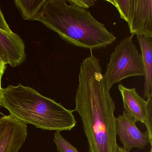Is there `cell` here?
Segmentation results:
<instances>
[{"label":"cell","instance_id":"7","mask_svg":"<svg viewBox=\"0 0 152 152\" xmlns=\"http://www.w3.org/2000/svg\"><path fill=\"white\" fill-rule=\"evenodd\" d=\"M27 124L9 115L0 118V152H19L27 137Z\"/></svg>","mask_w":152,"mask_h":152},{"label":"cell","instance_id":"2","mask_svg":"<svg viewBox=\"0 0 152 152\" xmlns=\"http://www.w3.org/2000/svg\"><path fill=\"white\" fill-rule=\"evenodd\" d=\"M35 21L57 33L68 44L91 51L106 48L116 40L88 10L68 5L65 0H47Z\"/></svg>","mask_w":152,"mask_h":152},{"label":"cell","instance_id":"15","mask_svg":"<svg viewBox=\"0 0 152 152\" xmlns=\"http://www.w3.org/2000/svg\"><path fill=\"white\" fill-rule=\"evenodd\" d=\"M5 69H4L0 72V96H1V88H2L1 87V78L5 72Z\"/></svg>","mask_w":152,"mask_h":152},{"label":"cell","instance_id":"11","mask_svg":"<svg viewBox=\"0 0 152 152\" xmlns=\"http://www.w3.org/2000/svg\"><path fill=\"white\" fill-rule=\"evenodd\" d=\"M47 0H15V6L23 19L35 21Z\"/></svg>","mask_w":152,"mask_h":152},{"label":"cell","instance_id":"14","mask_svg":"<svg viewBox=\"0 0 152 152\" xmlns=\"http://www.w3.org/2000/svg\"><path fill=\"white\" fill-rule=\"evenodd\" d=\"M0 29L7 32H11L12 30L10 29L7 21L5 20L4 15L0 9Z\"/></svg>","mask_w":152,"mask_h":152},{"label":"cell","instance_id":"12","mask_svg":"<svg viewBox=\"0 0 152 152\" xmlns=\"http://www.w3.org/2000/svg\"><path fill=\"white\" fill-rule=\"evenodd\" d=\"M53 140L59 152H79L74 146L62 137L60 132L55 133Z\"/></svg>","mask_w":152,"mask_h":152},{"label":"cell","instance_id":"13","mask_svg":"<svg viewBox=\"0 0 152 152\" xmlns=\"http://www.w3.org/2000/svg\"><path fill=\"white\" fill-rule=\"evenodd\" d=\"M70 6L83 9L88 10L94 6L95 1L93 0H67Z\"/></svg>","mask_w":152,"mask_h":152},{"label":"cell","instance_id":"9","mask_svg":"<svg viewBox=\"0 0 152 152\" xmlns=\"http://www.w3.org/2000/svg\"><path fill=\"white\" fill-rule=\"evenodd\" d=\"M0 58L6 65L13 67L25 62V45L18 34L0 29Z\"/></svg>","mask_w":152,"mask_h":152},{"label":"cell","instance_id":"8","mask_svg":"<svg viewBox=\"0 0 152 152\" xmlns=\"http://www.w3.org/2000/svg\"><path fill=\"white\" fill-rule=\"evenodd\" d=\"M136 120L125 111L115 118V131L124 148L128 152L134 148L143 149L148 142L145 132L143 133L136 126Z\"/></svg>","mask_w":152,"mask_h":152},{"label":"cell","instance_id":"5","mask_svg":"<svg viewBox=\"0 0 152 152\" xmlns=\"http://www.w3.org/2000/svg\"><path fill=\"white\" fill-rule=\"evenodd\" d=\"M128 23L131 36L152 38V0H107Z\"/></svg>","mask_w":152,"mask_h":152},{"label":"cell","instance_id":"18","mask_svg":"<svg viewBox=\"0 0 152 152\" xmlns=\"http://www.w3.org/2000/svg\"><path fill=\"white\" fill-rule=\"evenodd\" d=\"M152 152V148H151V149H150V152Z\"/></svg>","mask_w":152,"mask_h":152},{"label":"cell","instance_id":"3","mask_svg":"<svg viewBox=\"0 0 152 152\" xmlns=\"http://www.w3.org/2000/svg\"><path fill=\"white\" fill-rule=\"evenodd\" d=\"M0 106L26 124L60 132L71 131L76 124L74 110L42 96L34 89L19 83L1 88Z\"/></svg>","mask_w":152,"mask_h":152},{"label":"cell","instance_id":"4","mask_svg":"<svg viewBox=\"0 0 152 152\" xmlns=\"http://www.w3.org/2000/svg\"><path fill=\"white\" fill-rule=\"evenodd\" d=\"M132 36L123 39L110 56L104 80L110 89L115 84L132 76H144L141 55L132 42Z\"/></svg>","mask_w":152,"mask_h":152},{"label":"cell","instance_id":"17","mask_svg":"<svg viewBox=\"0 0 152 152\" xmlns=\"http://www.w3.org/2000/svg\"><path fill=\"white\" fill-rule=\"evenodd\" d=\"M116 152H128V151L126 150L125 148H124L123 147H119L118 146V147H117V151H116Z\"/></svg>","mask_w":152,"mask_h":152},{"label":"cell","instance_id":"1","mask_svg":"<svg viewBox=\"0 0 152 152\" xmlns=\"http://www.w3.org/2000/svg\"><path fill=\"white\" fill-rule=\"evenodd\" d=\"M104 80L99 60L92 54L80 64L75 96L89 152H116L115 103Z\"/></svg>","mask_w":152,"mask_h":152},{"label":"cell","instance_id":"16","mask_svg":"<svg viewBox=\"0 0 152 152\" xmlns=\"http://www.w3.org/2000/svg\"><path fill=\"white\" fill-rule=\"evenodd\" d=\"M6 65L2 62L1 59L0 58V72L3 69H6Z\"/></svg>","mask_w":152,"mask_h":152},{"label":"cell","instance_id":"10","mask_svg":"<svg viewBox=\"0 0 152 152\" xmlns=\"http://www.w3.org/2000/svg\"><path fill=\"white\" fill-rule=\"evenodd\" d=\"M141 51L145 70L144 96L148 99L152 95V38L137 35Z\"/></svg>","mask_w":152,"mask_h":152},{"label":"cell","instance_id":"6","mask_svg":"<svg viewBox=\"0 0 152 152\" xmlns=\"http://www.w3.org/2000/svg\"><path fill=\"white\" fill-rule=\"evenodd\" d=\"M125 112L136 121L144 124L148 143L152 144V95L145 100L140 97L135 88H126L122 83L118 85Z\"/></svg>","mask_w":152,"mask_h":152}]
</instances>
